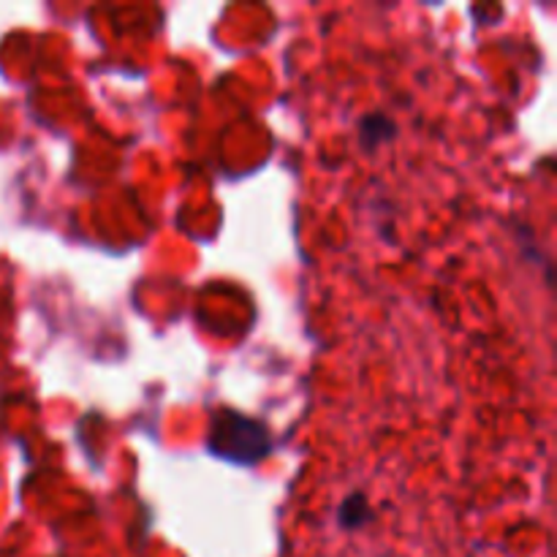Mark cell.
<instances>
[{"mask_svg":"<svg viewBox=\"0 0 557 557\" xmlns=\"http://www.w3.org/2000/svg\"><path fill=\"white\" fill-rule=\"evenodd\" d=\"M397 134H400V128H397V123L386 112H370L359 120V141H362L368 152L397 139Z\"/></svg>","mask_w":557,"mask_h":557,"instance_id":"obj_2","label":"cell"},{"mask_svg":"<svg viewBox=\"0 0 557 557\" xmlns=\"http://www.w3.org/2000/svg\"><path fill=\"white\" fill-rule=\"evenodd\" d=\"M373 520V506H370L368 495L364 493H351L346 495V500L337 509V525L343 531H359L362 525Z\"/></svg>","mask_w":557,"mask_h":557,"instance_id":"obj_3","label":"cell"},{"mask_svg":"<svg viewBox=\"0 0 557 557\" xmlns=\"http://www.w3.org/2000/svg\"><path fill=\"white\" fill-rule=\"evenodd\" d=\"M207 449L218 460L250 468L272 455L275 441H272L270 428L261 419L248 417L237 408H218L210 417Z\"/></svg>","mask_w":557,"mask_h":557,"instance_id":"obj_1","label":"cell"}]
</instances>
